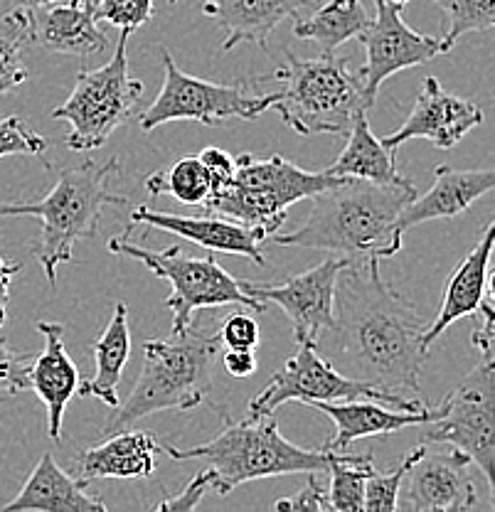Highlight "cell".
I'll return each mask as SVG.
<instances>
[{
  "mask_svg": "<svg viewBox=\"0 0 495 512\" xmlns=\"http://www.w3.org/2000/svg\"><path fill=\"white\" fill-rule=\"evenodd\" d=\"M427 323L417 308L382 279L380 261L343 266L335 281L333 325L316 350L350 380L419 402Z\"/></svg>",
  "mask_w": 495,
  "mask_h": 512,
  "instance_id": "obj_1",
  "label": "cell"
},
{
  "mask_svg": "<svg viewBox=\"0 0 495 512\" xmlns=\"http://www.w3.org/2000/svg\"><path fill=\"white\" fill-rule=\"evenodd\" d=\"M168 3H178V0H168Z\"/></svg>",
  "mask_w": 495,
  "mask_h": 512,
  "instance_id": "obj_46",
  "label": "cell"
},
{
  "mask_svg": "<svg viewBox=\"0 0 495 512\" xmlns=\"http://www.w3.org/2000/svg\"><path fill=\"white\" fill-rule=\"evenodd\" d=\"M234 160H237V168L230 183L212 192L202 202V207L210 215L262 229L266 237L279 232L291 205L316 197L318 192L333 188L343 180L333 178L326 170L311 173V170L298 168L284 156L257 158L252 153H242Z\"/></svg>",
  "mask_w": 495,
  "mask_h": 512,
  "instance_id": "obj_7",
  "label": "cell"
},
{
  "mask_svg": "<svg viewBox=\"0 0 495 512\" xmlns=\"http://www.w3.org/2000/svg\"><path fill=\"white\" fill-rule=\"evenodd\" d=\"M348 146L340 153V158L335 163H330L326 168L328 175L333 178H355V180H367V183H380L390 185L404 180V175H399L397 163H395V151L382 146L380 138L370 131L367 124V111H360L355 116L353 126H350Z\"/></svg>",
  "mask_w": 495,
  "mask_h": 512,
  "instance_id": "obj_27",
  "label": "cell"
},
{
  "mask_svg": "<svg viewBox=\"0 0 495 512\" xmlns=\"http://www.w3.org/2000/svg\"><path fill=\"white\" fill-rule=\"evenodd\" d=\"M222 365H225L227 375L244 380V377H252L254 372H257L259 362L254 350H227L225 355H222Z\"/></svg>",
  "mask_w": 495,
  "mask_h": 512,
  "instance_id": "obj_42",
  "label": "cell"
},
{
  "mask_svg": "<svg viewBox=\"0 0 495 512\" xmlns=\"http://www.w3.org/2000/svg\"><path fill=\"white\" fill-rule=\"evenodd\" d=\"M15 8L23 10H45V8H55V5H65L69 0H10Z\"/></svg>",
  "mask_w": 495,
  "mask_h": 512,
  "instance_id": "obj_44",
  "label": "cell"
},
{
  "mask_svg": "<svg viewBox=\"0 0 495 512\" xmlns=\"http://www.w3.org/2000/svg\"><path fill=\"white\" fill-rule=\"evenodd\" d=\"M146 190L153 197L170 195L183 205H202L210 197L212 180L198 156H183L165 170L148 175Z\"/></svg>",
  "mask_w": 495,
  "mask_h": 512,
  "instance_id": "obj_29",
  "label": "cell"
},
{
  "mask_svg": "<svg viewBox=\"0 0 495 512\" xmlns=\"http://www.w3.org/2000/svg\"><path fill=\"white\" fill-rule=\"evenodd\" d=\"M478 313H481V328L473 330V348L478 350L481 360H493V338H495V330H493V288L486 293V298L481 301L478 306Z\"/></svg>",
  "mask_w": 495,
  "mask_h": 512,
  "instance_id": "obj_41",
  "label": "cell"
},
{
  "mask_svg": "<svg viewBox=\"0 0 495 512\" xmlns=\"http://www.w3.org/2000/svg\"><path fill=\"white\" fill-rule=\"evenodd\" d=\"M97 8L99 0H69L55 8L25 10L28 45L60 52V55H97L109 45L106 32L99 28Z\"/></svg>",
  "mask_w": 495,
  "mask_h": 512,
  "instance_id": "obj_18",
  "label": "cell"
},
{
  "mask_svg": "<svg viewBox=\"0 0 495 512\" xmlns=\"http://www.w3.org/2000/svg\"><path fill=\"white\" fill-rule=\"evenodd\" d=\"M427 448V444H419L417 448L407 453L399 466L392 468L387 473H377L375 468L370 471V476L365 480V505L363 512H390L397 510V500H399V490H402V480L407 476L409 466L419 458V453Z\"/></svg>",
  "mask_w": 495,
  "mask_h": 512,
  "instance_id": "obj_33",
  "label": "cell"
},
{
  "mask_svg": "<svg viewBox=\"0 0 495 512\" xmlns=\"http://www.w3.org/2000/svg\"><path fill=\"white\" fill-rule=\"evenodd\" d=\"M308 407L326 414L335 424V434L326 441L328 451H345L350 444L370 436H385L392 431H402L407 426H419L424 421L436 419L441 409H419V412H402L390 404L375 399H345V402H316Z\"/></svg>",
  "mask_w": 495,
  "mask_h": 512,
  "instance_id": "obj_22",
  "label": "cell"
},
{
  "mask_svg": "<svg viewBox=\"0 0 495 512\" xmlns=\"http://www.w3.org/2000/svg\"><path fill=\"white\" fill-rule=\"evenodd\" d=\"M35 328L45 338V348L35 360H30L28 380L30 389L47 409V434L52 441H60L67 404L77 397L82 377L65 348V325L52 323V320H37Z\"/></svg>",
  "mask_w": 495,
  "mask_h": 512,
  "instance_id": "obj_19",
  "label": "cell"
},
{
  "mask_svg": "<svg viewBox=\"0 0 495 512\" xmlns=\"http://www.w3.org/2000/svg\"><path fill=\"white\" fill-rule=\"evenodd\" d=\"M23 271V264L18 261H5V256L0 254V328L8 320V301H10V284H13L15 276Z\"/></svg>",
  "mask_w": 495,
  "mask_h": 512,
  "instance_id": "obj_43",
  "label": "cell"
},
{
  "mask_svg": "<svg viewBox=\"0 0 495 512\" xmlns=\"http://www.w3.org/2000/svg\"><path fill=\"white\" fill-rule=\"evenodd\" d=\"M360 40H363L367 57L358 74L363 79L367 106H375L377 92L392 74L429 64L436 57L446 55L441 37L412 30L404 23L402 8L385 0H375V18H370V25L360 35Z\"/></svg>",
  "mask_w": 495,
  "mask_h": 512,
  "instance_id": "obj_14",
  "label": "cell"
},
{
  "mask_svg": "<svg viewBox=\"0 0 495 512\" xmlns=\"http://www.w3.org/2000/svg\"><path fill=\"white\" fill-rule=\"evenodd\" d=\"M345 399H375L402 412H419L422 402L404 399L372 384L350 380L316 350V345H298L296 355L274 372L271 382L249 402V416H271L286 402H345Z\"/></svg>",
  "mask_w": 495,
  "mask_h": 512,
  "instance_id": "obj_12",
  "label": "cell"
},
{
  "mask_svg": "<svg viewBox=\"0 0 495 512\" xmlns=\"http://www.w3.org/2000/svg\"><path fill=\"white\" fill-rule=\"evenodd\" d=\"M133 32L121 30L114 57L99 69L79 72L72 94L62 106L52 111V119L72 126L65 146L74 153L97 151L109 141L111 133L136 114V104L143 94V84L129 72V37Z\"/></svg>",
  "mask_w": 495,
  "mask_h": 512,
  "instance_id": "obj_9",
  "label": "cell"
},
{
  "mask_svg": "<svg viewBox=\"0 0 495 512\" xmlns=\"http://www.w3.org/2000/svg\"><path fill=\"white\" fill-rule=\"evenodd\" d=\"M495 173L491 168L456 170L449 165H439L434 170V185L424 195H414L399 212V232L417 227V224L434 220H454L483 195L493 192Z\"/></svg>",
  "mask_w": 495,
  "mask_h": 512,
  "instance_id": "obj_20",
  "label": "cell"
},
{
  "mask_svg": "<svg viewBox=\"0 0 495 512\" xmlns=\"http://www.w3.org/2000/svg\"><path fill=\"white\" fill-rule=\"evenodd\" d=\"M271 79L281 87L271 111L298 136H348L355 116L370 109L360 74L350 69L348 57L333 52L313 60L286 52V62Z\"/></svg>",
  "mask_w": 495,
  "mask_h": 512,
  "instance_id": "obj_6",
  "label": "cell"
},
{
  "mask_svg": "<svg viewBox=\"0 0 495 512\" xmlns=\"http://www.w3.org/2000/svg\"><path fill=\"white\" fill-rule=\"evenodd\" d=\"M473 463L461 451L431 453L424 448L409 466L399 490L397 510L417 512H473L493 510V490L481 488V478L471 473Z\"/></svg>",
  "mask_w": 495,
  "mask_h": 512,
  "instance_id": "obj_13",
  "label": "cell"
},
{
  "mask_svg": "<svg viewBox=\"0 0 495 512\" xmlns=\"http://www.w3.org/2000/svg\"><path fill=\"white\" fill-rule=\"evenodd\" d=\"M129 222V227L146 224L151 229L178 234V237L198 244V247L207 249V252L247 256L252 264L266 266V256L262 249L266 234L262 229L244 227V224L227 220V217H212L210 212H205V217L173 215V212H158L146 205H138L131 210Z\"/></svg>",
  "mask_w": 495,
  "mask_h": 512,
  "instance_id": "obj_17",
  "label": "cell"
},
{
  "mask_svg": "<svg viewBox=\"0 0 495 512\" xmlns=\"http://www.w3.org/2000/svg\"><path fill=\"white\" fill-rule=\"evenodd\" d=\"M345 264L338 256H328L313 269L291 276L281 284H257V281H239L247 296L257 298L269 306H279L289 318L296 345H316L318 338L333 325L335 308V281Z\"/></svg>",
  "mask_w": 495,
  "mask_h": 512,
  "instance_id": "obj_15",
  "label": "cell"
},
{
  "mask_svg": "<svg viewBox=\"0 0 495 512\" xmlns=\"http://www.w3.org/2000/svg\"><path fill=\"white\" fill-rule=\"evenodd\" d=\"M198 158L202 160V165H205V170L210 173V180H212V192L222 190L225 188L227 183L232 180L234 175V168H237V160H234V156H230L227 151H222V148H205V151L198 153Z\"/></svg>",
  "mask_w": 495,
  "mask_h": 512,
  "instance_id": "obj_40",
  "label": "cell"
},
{
  "mask_svg": "<svg viewBox=\"0 0 495 512\" xmlns=\"http://www.w3.org/2000/svg\"><path fill=\"white\" fill-rule=\"evenodd\" d=\"M220 343L227 350H257L262 333H259V323L254 318V313L237 311L222 323L220 328Z\"/></svg>",
  "mask_w": 495,
  "mask_h": 512,
  "instance_id": "obj_36",
  "label": "cell"
},
{
  "mask_svg": "<svg viewBox=\"0 0 495 512\" xmlns=\"http://www.w3.org/2000/svg\"><path fill=\"white\" fill-rule=\"evenodd\" d=\"M385 3H392V5H399V8H404V5H407L409 0H385Z\"/></svg>",
  "mask_w": 495,
  "mask_h": 512,
  "instance_id": "obj_45",
  "label": "cell"
},
{
  "mask_svg": "<svg viewBox=\"0 0 495 512\" xmlns=\"http://www.w3.org/2000/svg\"><path fill=\"white\" fill-rule=\"evenodd\" d=\"M372 471V456H350L340 453L328 468L330 488L328 500L333 512H363L365 505V480Z\"/></svg>",
  "mask_w": 495,
  "mask_h": 512,
  "instance_id": "obj_30",
  "label": "cell"
},
{
  "mask_svg": "<svg viewBox=\"0 0 495 512\" xmlns=\"http://www.w3.org/2000/svg\"><path fill=\"white\" fill-rule=\"evenodd\" d=\"M161 57L163 87L156 101L138 116L143 131H153L168 121H198L205 126H220L222 121L230 119L254 121L271 111L274 92H252V82L215 84L185 74L165 47H161Z\"/></svg>",
  "mask_w": 495,
  "mask_h": 512,
  "instance_id": "obj_10",
  "label": "cell"
},
{
  "mask_svg": "<svg viewBox=\"0 0 495 512\" xmlns=\"http://www.w3.org/2000/svg\"><path fill=\"white\" fill-rule=\"evenodd\" d=\"M94 360H97V372L92 380L79 382L77 397H94L109 404L111 409L121 402L119 382L124 377L126 362L131 355V330H129V308L126 303H116L114 316L104 333L99 335L97 343L92 345Z\"/></svg>",
  "mask_w": 495,
  "mask_h": 512,
  "instance_id": "obj_26",
  "label": "cell"
},
{
  "mask_svg": "<svg viewBox=\"0 0 495 512\" xmlns=\"http://www.w3.org/2000/svg\"><path fill=\"white\" fill-rule=\"evenodd\" d=\"M99 23L114 25L119 30H138L153 18V0H99Z\"/></svg>",
  "mask_w": 495,
  "mask_h": 512,
  "instance_id": "obj_35",
  "label": "cell"
},
{
  "mask_svg": "<svg viewBox=\"0 0 495 512\" xmlns=\"http://www.w3.org/2000/svg\"><path fill=\"white\" fill-rule=\"evenodd\" d=\"M370 25L363 0H328L311 18H298L294 35L298 40H311L323 52H335L348 40H355Z\"/></svg>",
  "mask_w": 495,
  "mask_h": 512,
  "instance_id": "obj_28",
  "label": "cell"
},
{
  "mask_svg": "<svg viewBox=\"0 0 495 512\" xmlns=\"http://www.w3.org/2000/svg\"><path fill=\"white\" fill-rule=\"evenodd\" d=\"M175 461H202L210 463L215 473L217 495H230L234 488L252 480L291 476V473H328L335 458L343 451L328 448H301L291 444L279 431L271 416H247L237 424H227L207 444L193 448L163 446Z\"/></svg>",
  "mask_w": 495,
  "mask_h": 512,
  "instance_id": "obj_5",
  "label": "cell"
},
{
  "mask_svg": "<svg viewBox=\"0 0 495 512\" xmlns=\"http://www.w3.org/2000/svg\"><path fill=\"white\" fill-rule=\"evenodd\" d=\"M25 45H28V18L23 8H15L0 25V96L13 92L28 79V69L20 57Z\"/></svg>",
  "mask_w": 495,
  "mask_h": 512,
  "instance_id": "obj_31",
  "label": "cell"
},
{
  "mask_svg": "<svg viewBox=\"0 0 495 512\" xmlns=\"http://www.w3.org/2000/svg\"><path fill=\"white\" fill-rule=\"evenodd\" d=\"M414 195L417 190L407 178L390 185L343 178L313 197L311 215L296 232H274L266 239L276 247L318 249L360 269L397 256L402 249L399 212Z\"/></svg>",
  "mask_w": 495,
  "mask_h": 512,
  "instance_id": "obj_2",
  "label": "cell"
},
{
  "mask_svg": "<svg viewBox=\"0 0 495 512\" xmlns=\"http://www.w3.org/2000/svg\"><path fill=\"white\" fill-rule=\"evenodd\" d=\"M106 249L121 259L138 261L148 271H153L158 279L170 281L173 293L165 298V308H170V313H173V333L188 328L193 323L195 311H202V308L239 306L257 313V316L269 308L257 298L247 296L239 281L225 266H220L215 256H190L180 247L153 252L141 244H133L126 232L119 237H111Z\"/></svg>",
  "mask_w": 495,
  "mask_h": 512,
  "instance_id": "obj_8",
  "label": "cell"
},
{
  "mask_svg": "<svg viewBox=\"0 0 495 512\" xmlns=\"http://www.w3.org/2000/svg\"><path fill=\"white\" fill-rule=\"evenodd\" d=\"M483 124V109L473 101L454 96L441 87L436 77L424 79L422 94L414 104L412 114L390 136L380 138L382 146L397 151L402 143L412 138H424L436 148H454L463 138Z\"/></svg>",
  "mask_w": 495,
  "mask_h": 512,
  "instance_id": "obj_16",
  "label": "cell"
},
{
  "mask_svg": "<svg viewBox=\"0 0 495 512\" xmlns=\"http://www.w3.org/2000/svg\"><path fill=\"white\" fill-rule=\"evenodd\" d=\"M121 173V160H82L65 168L55 188L37 202H0V217H35L42 224L33 254L47 281L57 284V269L74 259V244L99 232L109 205H124L126 197L111 190Z\"/></svg>",
  "mask_w": 495,
  "mask_h": 512,
  "instance_id": "obj_3",
  "label": "cell"
},
{
  "mask_svg": "<svg viewBox=\"0 0 495 512\" xmlns=\"http://www.w3.org/2000/svg\"><path fill=\"white\" fill-rule=\"evenodd\" d=\"M311 5L313 0H205L202 13L225 28L222 50H232L242 42L266 47L271 32L286 18L298 20L301 10Z\"/></svg>",
  "mask_w": 495,
  "mask_h": 512,
  "instance_id": "obj_24",
  "label": "cell"
},
{
  "mask_svg": "<svg viewBox=\"0 0 495 512\" xmlns=\"http://www.w3.org/2000/svg\"><path fill=\"white\" fill-rule=\"evenodd\" d=\"M449 15V32L441 37L446 55L468 32L491 30L495 25V0H431Z\"/></svg>",
  "mask_w": 495,
  "mask_h": 512,
  "instance_id": "obj_32",
  "label": "cell"
},
{
  "mask_svg": "<svg viewBox=\"0 0 495 512\" xmlns=\"http://www.w3.org/2000/svg\"><path fill=\"white\" fill-rule=\"evenodd\" d=\"M220 335L190 323L170 338L143 343V370L131 394L114 407L104 434L129 429L138 419L156 412H190L212 392V365L220 352Z\"/></svg>",
  "mask_w": 495,
  "mask_h": 512,
  "instance_id": "obj_4",
  "label": "cell"
},
{
  "mask_svg": "<svg viewBox=\"0 0 495 512\" xmlns=\"http://www.w3.org/2000/svg\"><path fill=\"white\" fill-rule=\"evenodd\" d=\"M318 476L321 473H308L306 488L301 493L291 495V498H279L274 503V508L286 512H333L328 500V490L323 488Z\"/></svg>",
  "mask_w": 495,
  "mask_h": 512,
  "instance_id": "obj_38",
  "label": "cell"
},
{
  "mask_svg": "<svg viewBox=\"0 0 495 512\" xmlns=\"http://www.w3.org/2000/svg\"><path fill=\"white\" fill-rule=\"evenodd\" d=\"M215 485V473L207 466L205 471H200L198 476L185 485V490L180 495H173V498H165L156 505L158 512H183V510H195L200 505V500L205 498L207 490H212Z\"/></svg>",
  "mask_w": 495,
  "mask_h": 512,
  "instance_id": "obj_39",
  "label": "cell"
},
{
  "mask_svg": "<svg viewBox=\"0 0 495 512\" xmlns=\"http://www.w3.org/2000/svg\"><path fill=\"white\" fill-rule=\"evenodd\" d=\"M493 239H495V224L488 222L483 229L481 239L476 242V247L468 252L466 259L451 274L449 284L444 291V303H441V311L436 313V318L424 328L422 335V348L431 350V345L441 338L449 325H454L456 320L476 316L478 306L486 298V293L493 288L491 281V256H493Z\"/></svg>",
  "mask_w": 495,
  "mask_h": 512,
  "instance_id": "obj_21",
  "label": "cell"
},
{
  "mask_svg": "<svg viewBox=\"0 0 495 512\" xmlns=\"http://www.w3.org/2000/svg\"><path fill=\"white\" fill-rule=\"evenodd\" d=\"M158 441L151 431H116L104 444L79 451L74 456V478L92 480L119 478L141 480L156 473Z\"/></svg>",
  "mask_w": 495,
  "mask_h": 512,
  "instance_id": "obj_23",
  "label": "cell"
},
{
  "mask_svg": "<svg viewBox=\"0 0 495 512\" xmlns=\"http://www.w3.org/2000/svg\"><path fill=\"white\" fill-rule=\"evenodd\" d=\"M89 483L62 471L50 453L40 458L28 483L18 495L3 505L5 512L42 510V512H106V503L87 493Z\"/></svg>",
  "mask_w": 495,
  "mask_h": 512,
  "instance_id": "obj_25",
  "label": "cell"
},
{
  "mask_svg": "<svg viewBox=\"0 0 495 512\" xmlns=\"http://www.w3.org/2000/svg\"><path fill=\"white\" fill-rule=\"evenodd\" d=\"M28 370L30 357L13 350L5 343V338H0V392L20 394L30 389Z\"/></svg>",
  "mask_w": 495,
  "mask_h": 512,
  "instance_id": "obj_37",
  "label": "cell"
},
{
  "mask_svg": "<svg viewBox=\"0 0 495 512\" xmlns=\"http://www.w3.org/2000/svg\"><path fill=\"white\" fill-rule=\"evenodd\" d=\"M42 138L23 116H0V158L8 156H42L47 151Z\"/></svg>",
  "mask_w": 495,
  "mask_h": 512,
  "instance_id": "obj_34",
  "label": "cell"
},
{
  "mask_svg": "<svg viewBox=\"0 0 495 512\" xmlns=\"http://www.w3.org/2000/svg\"><path fill=\"white\" fill-rule=\"evenodd\" d=\"M493 360H478L471 375L439 404L441 414L424 421L422 444H449L478 468L495 490V389Z\"/></svg>",
  "mask_w": 495,
  "mask_h": 512,
  "instance_id": "obj_11",
  "label": "cell"
}]
</instances>
